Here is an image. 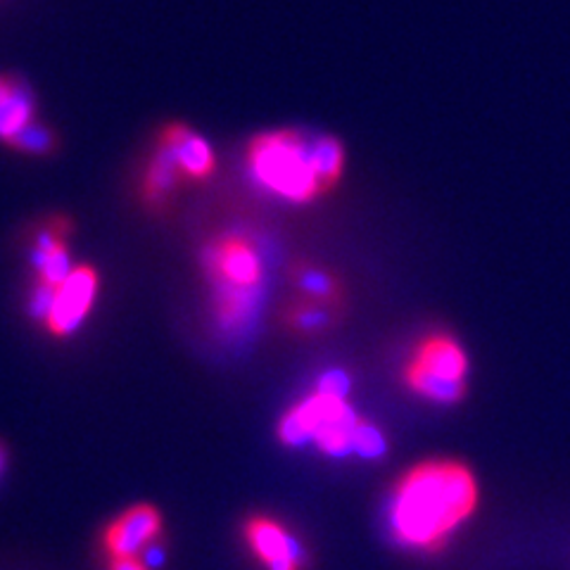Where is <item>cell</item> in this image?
Segmentation results:
<instances>
[{
  "label": "cell",
  "instance_id": "1",
  "mask_svg": "<svg viewBox=\"0 0 570 570\" xmlns=\"http://www.w3.org/2000/svg\"><path fill=\"white\" fill-rule=\"evenodd\" d=\"M478 507V483L469 466L452 459L423 461L392 490L387 523L395 540L416 551H435Z\"/></svg>",
  "mask_w": 570,
  "mask_h": 570
},
{
  "label": "cell",
  "instance_id": "2",
  "mask_svg": "<svg viewBox=\"0 0 570 570\" xmlns=\"http://www.w3.org/2000/svg\"><path fill=\"white\" fill-rule=\"evenodd\" d=\"M247 171L266 193L295 205L326 193L316 167V138L309 140L293 129L266 131L249 140Z\"/></svg>",
  "mask_w": 570,
  "mask_h": 570
},
{
  "label": "cell",
  "instance_id": "3",
  "mask_svg": "<svg viewBox=\"0 0 570 570\" xmlns=\"http://www.w3.org/2000/svg\"><path fill=\"white\" fill-rule=\"evenodd\" d=\"M362 419L352 412L345 397L316 390L312 397L302 400L283 416L278 438L291 448L314 442L321 452L345 456L354 452V435Z\"/></svg>",
  "mask_w": 570,
  "mask_h": 570
},
{
  "label": "cell",
  "instance_id": "4",
  "mask_svg": "<svg viewBox=\"0 0 570 570\" xmlns=\"http://www.w3.org/2000/svg\"><path fill=\"white\" fill-rule=\"evenodd\" d=\"M466 352L448 333H433L419 343L404 381L419 397L433 402H459L466 395Z\"/></svg>",
  "mask_w": 570,
  "mask_h": 570
},
{
  "label": "cell",
  "instance_id": "5",
  "mask_svg": "<svg viewBox=\"0 0 570 570\" xmlns=\"http://www.w3.org/2000/svg\"><path fill=\"white\" fill-rule=\"evenodd\" d=\"M209 278L219 288L257 291L262 283V259L255 245L240 236H224L205 249Z\"/></svg>",
  "mask_w": 570,
  "mask_h": 570
},
{
  "label": "cell",
  "instance_id": "6",
  "mask_svg": "<svg viewBox=\"0 0 570 570\" xmlns=\"http://www.w3.org/2000/svg\"><path fill=\"white\" fill-rule=\"evenodd\" d=\"M163 534V515L150 504H136L124 511L102 532L105 554L115 559H138Z\"/></svg>",
  "mask_w": 570,
  "mask_h": 570
},
{
  "label": "cell",
  "instance_id": "7",
  "mask_svg": "<svg viewBox=\"0 0 570 570\" xmlns=\"http://www.w3.org/2000/svg\"><path fill=\"white\" fill-rule=\"evenodd\" d=\"M96 295H98L96 269H91V266H75L71 274L58 285L56 302H52L46 328L56 337L71 335L83 324L88 312H91Z\"/></svg>",
  "mask_w": 570,
  "mask_h": 570
},
{
  "label": "cell",
  "instance_id": "8",
  "mask_svg": "<svg viewBox=\"0 0 570 570\" xmlns=\"http://www.w3.org/2000/svg\"><path fill=\"white\" fill-rule=\"evenodd\" d=\"M157 142L174 155L181 176L188 178V181H207L214 169H217V157H214L209 142L184 121H167L157 131Z\"/></svg>",
  "mask_w": 570,
  "mask_h": 570
},
{
  "label": "cell",
  "instance_id": "9",
  "mask_svg": "<svg viewBox=\"0 0 570 570\" xmlns=\"http://www.w3.org/2000/svg\"><path fill=\"white\" fill-rule=\"evenodd\" d=\"M245 540L266 570H302L305 557L291 532L281 523L255 515L245 525Z\"/></svg>",
  "mask_w": 570,
  "mask_h": 570
},
{
  "label": "cell",
  "instance_id": "10",
  "mask_svg": "<svg viewBox=\"0 0 570 570\" xmlns=\"http://www.w3.org/2000/svg\"><path fill=\"white\" fill-rule=\"evenodd\" d=\"M69 222L65 217H50L39 236L33 240V269H36V283L50 285V288H58V285L71 274L69 255H67V243L65 234L69 230Z\"/></svg>",
  "mask_w": 570,
  "mask_h": 570
},
{
  "label": "cell",
  "instance_id": "11",
  "mask_svg": "<svg viewBox=\"0 0 570 570\" xmlns=\"http://www.w3.org/2000/svg\"><path fill=\"white\" fill-rule=\"evenodd\" d=\"M181 169H178L174 155L155 142V155L146 167L140 181V198L150 209H163L169 205L174 190L181 184Z\"/></svg>",
  "mask_w": 570,
  "mask_h": 570
},
{
  "label": "cell",
  "instance_id": "12",
  "mask_svg": "<svg viewBox=\"0 0 570 570\" xmlns=\"http://www.w3.org/2000/svg\"><path fill=\"white\" fill-rule=\"evenodd\" d=\"M36 115V96L27 81L3 107H0V140L10 142L17 134H22L33 124Z\"/></svg>",
  "mask_w": 570,
  "mask_h": 570
},
{
  "label": "cell",
  "instance_id": "13",
  "mask_svg": "<svg viewBox=\"0 0 570 570\" xmlns=\"http://www.w3.org/2000/svg\"><path fill=\"white\" fill-rule=\"evenodd\" d=\"M255 309V291H230L219 288L217 297V316L219 324L228 331L243 328Z\"/></svg>",
  "mask_w": 570,
  "mask_h": 570
},
{
  "label": "cell",
  "instance_id": "14",
  "mask_svg": "<svg viewBox=\"0 0 570 570\" xmlns=\"http://www.w3.org/2000/svg\"><path fill=\"white\" fill-rule=\"evenodd\" d=\"M291 274H293V281L297 288L307 297L316 299L318 305H324V302H337V297H341L335 281L328 274L314 269V266H309V264H295Z\"/></svg>",
  "mask_w": 570,
  "mask_h": 570
},
{
  "label": "cell",
  "instance_id": "15",
  "mask_svg": "<svg viewBox=\"0 0 570 570\" xmlns=\"http://www.w3.org/2000/svg\"><path fill=\"white\" fill-rule=\"evenodd\" d=\"M8 148L17 153H27V155H50L58 150V136L52 134L43 124H31L29 129L22 134H17L10 142H6Z\"/></svg>",
  "mask_w": 570,
  "mask_h": 570
},
{
  "label": "cell",
  "instance_id": "16",
  "mask_svg": "<svg viewBox=\"0 0 570 570\" xmlns=\"http://www.w3.org/2000/svg\"><path fill=\"white\" fill-rule=\"evenodd\" d=\"M285 321H288L291 328H295L299 333H312V331L324 328L328 316L324 309L318 307V302H299V305L288 309Z\"/></svg>",
  "mask_w": 570,
  "mask_h": 570
},
{
  "label": "cell",
  "instance_id": "17",
  "mask_svg": "<svg viewBox=\"0 0 570 570\" xmlns=\"http://www.w3.org/2000/svg\"><path fill=\"white\" fill-rule=\"evenodd\" d=\"M354 454L366 456V459H379L385 454V435L376 425H371L366 421L360 423L354 435Z\"/></svg>",
  "mask_w": 570,
  "mask_h": 570
},
{
  "label": "cell",
  "instance_id": "18",
  "mask_svg": "<svg viewBox=\"0 0 570 570\" xmlns=\"http://www.w3.org/2000/svg\"><path fill=\"white\" fill-rule=\"evenodd\" d=\"M56 291L58 288H50V285H43V283L33 285V293L29 297V312L33 318H39L41 324H46L50 316L52 302H56Z\"/></svg>",
  "mask_w": 570,
  "mask_h": 570
},
{
  "label": "cell",
  "instance_id": "19",
  "mask_svg": "<svg viewBox=\"0 0 570 570\" xmlns=\"http://www.w3.org/2000/svg\"><path fill=\"white\" fill-rule=\"evenodd\" d=\"M347 376L341 371H333L328 376L321 379L318 383V392H328V395H337V397H345V390H347Z\"/></svg>",
  "mask_w": 570,
  "mask_h": 570
},
{
  "label": "cell",
  "instance_id": "20",
  "mask_svg": "<svg viewBox=\"0 0 570 570\" xmlns=\"http://www.w3.org/2000/svg\"><path fill=\"white\" fill-rule=\"evenodd\" d=\"M22 83H24V79H20V77L0 75V107H3L17 91H20Z\"/></svg>",
  "mask_w": 570,
  "mask_h": 570
},
{
  "label": "cell",
  "instance_id": "21",
  "mask_svg": "<svg viewBox=\"0 0 570 570\" xmlns=\"http://www.w3.org/2000/svg\"><path fill=\"white\" fill-rule=\"evenodd\" d=\"M107 570H148V566L138 559H115L107 566Z\"/></svg>",
  "mask_w": 570,
  "mask_h": 570
},
{
  "label": "cell",
  "instance_id": "22",
  "mask_svg": "<svg viewBox=\"0 0 570 570\" xmlns=\"http://www.w3.org/2000/svg\"><path fill=\"white\" fill-rule=\"evenodd\" d=\"M6 463H8V452H6L3 444H0V473L6 471Z\"/></svg>",
  "mask_w": 570,
  "mask_h": 570
}]
</instances>
